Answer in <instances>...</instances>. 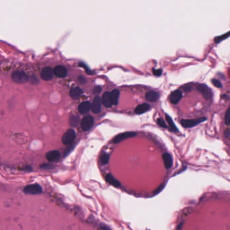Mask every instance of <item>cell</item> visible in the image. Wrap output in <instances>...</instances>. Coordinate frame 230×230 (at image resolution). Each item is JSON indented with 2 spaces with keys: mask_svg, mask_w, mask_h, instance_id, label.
<instances>
[{
  "mask_svg": "<svg viewBox=\"0 0 230 230\" xmlns=\"http://www.w3.org/2000/svg\"><path fill=\"white\" fill-rule=\"evenodd\" d=\"M229 35H230V32L226 33V34H225V35H223L222 36H220L217 37V38H215V39L214 40H215L216 43H218V42L222 41V40H224L225 39H226L227 37L229 36Z\"/></svg>",
  "mask_w": 230,
  "mask_h": 230,
  "instance_id": "obj_24",
  "label": "cell"
},
{
  "mask_svg": "<svg viewBox=\"0 0 230 230\" xmlns=\"http://www.w3.org/2000/svg\"><path fill=\"white\" fill-rule=\"evenodd\" d=\"M101 90L102 88L100 86H96L94 89V93H95V94H99L101 92Z\"/></svg>",
  "mask_w": 230,
  "mask_h": 230,
  "instance_id": "obj_31",
  "label": "cell"
},
{
  "mask_svg": "<svg viewBox=\"0 0 230 230\" xmlns=\"http://www.w3.org/2000/svg\"><path fill=\"white\" fill-rule=\"evenodd\" d=\"M150 108V106L148 104H143L139 105L138 107H137L135 109V113L137 114H141L145 113V112L148 111Z\"/></svg>",
  "mask_w": 230,
  "mask_h": 230,
  "instance_id": "obj_18",
  "label": "cell"
},
{
  "mask_svg": "<svg viewBox=\"0 0 230 230\" xmlns=\"http://www.w3.org/2000/svg\"><path fill=\"white\" fill-rule=\"evenodd\" d=\"M102 99L99 97V96H96L94 98V100H93L92 104V110L94 113L98 114L101 110V107H102Z\"/></svg>",
  "mask_w": 230,
  "mask_h": 230,
  "instance_id": "obj_8",
  "label": "cell"
},
{
  "mask_svg": "<svg viewBox=\"0 0 230 230\" xmlns=\"http://www.w3.org/2000/svg\"><path fill=\"white\" fill-rule=\"evenodd\" d=\"M94 123V119L92 116L90 115H87L83 119H82V122H81V126H82V129L84 130V131H88V130H90Z\"/></svg>",
  "mask_w": 230,
  "mask_h": 230,
  "instance_id": "obj_3",
  "label": "cell"
},
{
  "mask_svg": "<svg viewBox=\"0 0 230 230\" xmlns=\"http://www.w3.org/2000/svg\"><path fill=\"white\" fill-rule=\"evenodd\" d=\"M182 97V93L180 90H175L171 93L170 96V100L174 104H178L180 99Z\"/></svg>",
  "mask_w": 230,
  "mask_h": 230,
  "instance_id": "obj_11",
  "label": "cell"
},
{
  "mask_svg": "<svg viewBox=\"0 0 230 230\" xmlns=\"http://www.w3.org/2000/svg\"><path fill=\"white\" fill-rule=\"evenodd\" d=\"M12 78L14 82L19 83H26L29 80V77H28L27 74L21 71H17L14 72L12 76Z\"/></svg>",
  "mask_w": 230,
  "mask_h": 230,
  "instance_id": "obj_1",
  "label": "cell"
},
{
  "mask_svg": "<svg viewBox=\"0 0 230 230\" xmlns=\"http://www.w3.org/2000/svg\"><path fill=\"white\" fill-rule=\"evenodd\" d=\"M225 122L227 125H230V107L227 110L225 116Z\"/></svg>",
  "mask_w": 230,
  "mask_h": 230,
  "instance_id": "obj_25",
  "label": "cell"
},
{
  "mask_svg": "<svg viewBox=\"0 0 230 230\" xmlns=\"http://www.w3.org/2000/svg\"><path fill=\"white\" fill-rule=\"evenodd\" d=\"M53 75V70L51 67H45L42 69L41 73H40V77H41L42 79L45 81H49L52 79Z\"/></svg>",
  "mask_w": 230,
  "mask_h": 230,
  "instance_id": "obj_9",
  "label": "cell"
},
{
  "mask_svg": "<svg viewBox=\"0 0 230 230\" xmlns=\"http://www.w3.org/2000/svg\"><path fill=\"white\" fill-rule=\"evenodd\" d=\"M153 73L155 76H160L162 73V71H161V69H154Z\"/></svg>",
  "mask_w": 230,
  "mask_h": 230,
  "instance_id": "obj_30",
  "label": "cell"
},
{
  "mask_svg": "<svg viewBox=\"0 0 230 230\" xmlns=\"http://www.w3.org/2000/svg\"><path fill=\"white\" fill-rule=\"evenodd\" d=\"M76 132L73 129H69L65 133L61 138V141L64 145H70L73 142L74 139H76Z\"/></svg>",
  "mask_w": 230,
  "mask_h": 230,
  "instance_id": "obj_2",
  "label": "cell"
},
{
  "mask_svg": "<svg viewBox=\"0 0 230 230\" xmlns=\"http://www.w3.org/2000/svg\"><path fill=\"white\" fill-rule=\"evenodd\" d=\"M91 109H92V104H90V102L88 101L83 102H82V103H81L78 108L79 113L82 114H88Z\"/></svg>",
  "mask_w": 230,
  "mask_h": 230,
  "instance_id": "obj_12",
  "label": "cell"
},
{
  "mask_svg": "<svg viewBox=\"0 0 230 230\" xmlns=\"http://www.w3.org/2000/svg\"><path fill=\"white\" fill-rule=\"evenodd\" d=\"M79 65H80L81 67H83V68H85L87 73H88V74H92V73H92V71L89 69V68H88V67H87L86 65L84 63H79Z\"/></svg>",
  "mask_w": 230,
  "mask_h": 230,
  "instance_id": "obj_29",
  "label": "cell"
},
{
  "mask_svg": "<svg viewBox=\"0 0 230 230\" xmlns=\"http://www.w3.org/2000/svg\"><path fill=\"white\" fill-rule=\"evenodd\" d=\"M78 80L81 83H86V80L85 79V77H83L82 76H79L78 77Z\"/></svg>",
  "mask_w": 230,
  "mask_h": 230,
  "instance_id": "obj_32",
  "label": "cell"
},
{
  "mask_svg": "<svg viewBox=\"0 0 230 230\" xmlns=\"http://www.w3.org/2000/svg\"><path fill=\"white\" fill-rule=\"evenodd\" d=\"M166 120L167 121V123H168L169 124V126L170 127L171 129L174 130V131H177V130H178V129L176 128V127L175 126L174 123L172 119H171V117H169L167 114H166Z\"/></svg>",
  "mask_w": 230,
  "mask_h": 230,
  "instance_id": "obj_23",
  "label": "cell"
},
{
  "mask_svg": "<svg viewBox=\"0 0 230 230\" xmlns=\"http://www.w3.org/2000/svg\"><path fill=\"white\" fill-rule=\"evenodd\" d=\"M42 191V189L39 184H30L29 186H26L25 188H24V192L26 194H40Z\"/></svg>",
  "mask_w": 230,
  "mask_h": 230,
  "instance_id": "obj_5",
  "label": "cell"
},
{
  "mask_svg": "<svg viewBox=\"0 0 230 230\" xmlns=\"http://www.w3.org/2000/svg\"><path fill=\"white\" fill-rule=\"evenodd\" d=\"M162 158L166 168L170 169L172 166V158L171 155L169 154L165 153L162 155Z\"/></svg>",
  "mask_w": 230,
  "mask_h": 230,
  "instance_id": "obj_17",
  "label": "cell"
},
{
  "mask_svg": "<svg viewBox=\"0 0 230 230\" xmlns=\"http://www.w3.org/2000/svg\"><path fill=\"white\" fill-rule=\"evenodd\" d=\"M120 92L119 90H113L110 92V99L113 105H117L119 103Z\"/></svg>",
  "mask_w": 230,
  "mask_h": 230,
  "instance_id": "obj_15",
  "label": "cell"
},
{
  "mask_svg": "<svg viewBox=\"0 0 230 230\" xmlns=\"http://www.w3.org/2000/svg\"><path fill=\"white\" fill-rule=\"evenodd\" d=\"M102 104L104 105V107L109 108L112 105V102H111V99H110V93L107 92H105L104 94L102 96Z\"/></svg>",
  "mask_w": 230,
  "mask_h": 230,
  "instance_id": "obj_16",
  "label": "cell"
},
{
  "mask_svg": "<svg viewBox=\"0 0 230 230\" xmlns=\"http://www.w3.org/2000/svg\"><path fill=\"white\" fill-rule=\"evenodd\" d=\"M73 147H71V146H70L69 147H68V148L66 149V150H65V152H64V153H65V156H66V155H68V154H69V152H70L71 150H72Z\"/></svg>",
  "mask_w": 230,
  "mask_h": 230,
  "instance_id": "obj_33",
  "label": "cell"
},
{
  "mask_svg": "<svg viewBox=\"0 0 230 230\" xmlns=\"http://www.w3.org/2000/svg\"><path fill=\"white\" fill-rule=\"evenodd\" d=\"M109 160H110V156L108 154H106V153L102 154L100 157V162L102 165H105V164H108V161H109Z\"/></svg>",
  "mask_w": 230,
  "mask_h": 230,
  "instance_id": "obj_22",
  "label": "cell"
},
{
  "mask_svg": "<svg viewBox=\"0 0 230 230\" xmlns=\"http://www.w3.org/2000/svg\"><path fill=\"white\" fill-rule=\"evenodd\" d=\"M212 83H213V86H215V87H217V88H222V86H223L222 84V83H221L220 81L218 79H212Z\"/></svg>",
  "mask_w": 230,
  "mask_h": 230,
  "instance_id": "obj_26",
  "label": "cell"
},
{
  "mask_svg": "<svg viewBox=\"0 0 230 230\" xmlns=\"http://www.w3.org/2000/svg\"><path fill=\"white\" fill-rule=\"evenodd\" d=\"M183 90L186 92H189L192 90V86L191 84H186L183 87Z\"/></svg>",
  "mask_w": 230,
  "mask_h": 230,
  "instance_id": "obj_28",
  "label": "cell"
},
{
  "mask_svg": "<svg viewBox=\"0 0 230 230\" xmlns=\"http://www.w3.org/2000/svg\"><path fill=\"white\" fill-rule=\"evenodd\" d=\"M206 119H207L206 118H205V117L199 118V119H192V120L183 119L180 121V123H181V125L184 127H185V128H191V127H193L196 125H198V124L204 122Z\"/></svg>",
  "mask_w": 230,
  "mask_h": 230,
  "instance_id": "obj_4",
  "label": "cell"
},
{
  "mask_svg": "<svg viewBox=\"0 0 230 230\" xmlns=\"http://www.w3.org/2000/svg\"><path fill=\"white\" fill-rule=\"evenodd\" d=\"M83 94V91L79 87H75V88H73L70 90L69 92V95L71 96V98H72L74 100H77L78 99L82 94Z\"/></svg>",
  "mask_w": 230,
  "mask_h": 230,
  "instance_id": "obj_14",
  "label": "cell"
},
{
  "mask_svg": "<svg viewBox=\"0 0 230 230\" xmlns=\"http://www.w3.org/2000/svg\"><path fill=\"white\" fill-rule=\"evenodd\" d=\"M224 134H225V136L226 137H228L230 136V130H229V129L226 130L225 131V133H224Z\"/></svg>",
  "mask_w": 230,
  "mask_h": 230,
  "instance_id": "obj_34",
  "label": "cell"
},
{
  "mask_svg": "<svg viewBox=\"0 0 230 230\" xmlns=\"http://www.w3.org/2000/svg\"><path fill=\"white\" fill-rule=\"evenodd\" d=\"M136 135H137V133L135 132H132V131L123 133H121V134H119L115 137L113 139V143H114V144H119V143L125 140V139H127L133 137H135Z\"/></svg>",
  "mask_w": 230,
  "mask_h": 230,
  "instance_id": "obj_7",
  "label": "cell"
},
{
  "mask_svg": "<svg viewBox=\"0 0 230 230\" xmlns=\"http://www.w3.org/2000/svg\"><path fill=\"white\" fill-rule=\"evenodd\" d=\"M53 72L55 75L58 77H65L67 74L66 68L63 66H61V65H58V66L56 67L53 70Z\"/></svg>",
  "mask_w": 230,
  "mask_h": 230,
  "instance_id": "obj_13",
  "label": "cell"
},
{
  "mask_svg": "<svg viewBox=\"0 0 230 230\" xmlns=\"http://www.w3.org/2000/svg\"><path fill=\"white\" fill-rule=\"evenodd\" d=\"M79 118L76 114H71L69 117V125L72 127H76L79 123Z\"/></svg>",
  "mask_w": 230,
  "mask_h": 230,
  "instance_id": "obj_21",
  "label": "cell"
},
{
  "mask_svg": "<svg viewBox=\"0 0 230 230\" xmlns=\"http://www.w3.org/2000/svg\"><path fill=\"white\" fill-rule=\"evenodd\" d=\"M102 229H103V230H110V229L108 228V227H107V226L103 227V228H102Z\"/></svg>",
  "mask_w": 230,
  "mask_h": 230,
  "instance_id": "obj_35",
  "label": "cell"
},
{
  "mask_svg": "<svg viewBox=\"0 0 230 230\" xmlns=\"http://www.w3.org/2000/svg\"><path fill=\"white\" fill-rule=\"evenodd\" d=\"M157 123L158 125H159L161 127H162V128H166V127H167L166 124L165 123V122H164V121L162 119H158L157 120Z\"/></svg>",
  "mask_w": 230,
  "mask_h": 230,
  "instance_id": "obj_27",
  "label": "cell"
},
{
  "mask_svg": "<svg viewBox=\"0 0 230 230\" xmlns=\"http://www.w3.org/2000/svg\"><path fill=\"white\" fill-rule=\"evenodd\" d=\"M197 90L206 100H209L213 97V92L205 84H199L197 87Z\"/></svg>",
  "mask_w": 230,
  "mask_h": 230,
  "instance_id": "obj_6",
  "label": "cell"
},
{
  "mask_svg": "<svg viewBox=\"0 0 230 230\" xmlns=\"http://www.w3.org/2000/svg\"><path fill=\"white\" fill-rule=\"evenodd\" d=\"M105 178H106V180H107L109 184L115 186V187H119V186H120V182L118 181V180L115 178L113 175H111L110 174H108L106 176Z\"/></svg>",
  "mask_w": 230,
  "mask_h": 230,
  "instance_id": "obj_19",
  "label": "cell"
},
{
  "mask_svg": "<svg viewBox=\"0 0 230 230\" xmlns=\"http://www.w3.org/2000/svg\"><path fill=\"white\" fill-rule=\"evenodd\" d=\"M159 98H160L159 93H157L156 92L151 91V92H149L148 93L146 94V99L150 102L157 101L158 99H159Z\"/></svg>",
  "mask_w": 230,
  "mask_h": 230,
  "instance_id": "obj_20",
  "label": "cell"
},
{
  "mask_svg": "<svg viewBox=\"0 0 230 230\" xmlns=\"http://www.w3.org/2000/svg\"><path fill=\"white\" fill-rule=\"evenodd\" d=\"M46 157L49 161L51 162H56L60 160L61 158V154L58 151L53 150L49 151L47 154H46Z\"/></svg>",
  "mask_w": 230,
  "mask_h": 230,
  "instance_id": "obj_10",
  "label": "cell"
}]
</instances>
